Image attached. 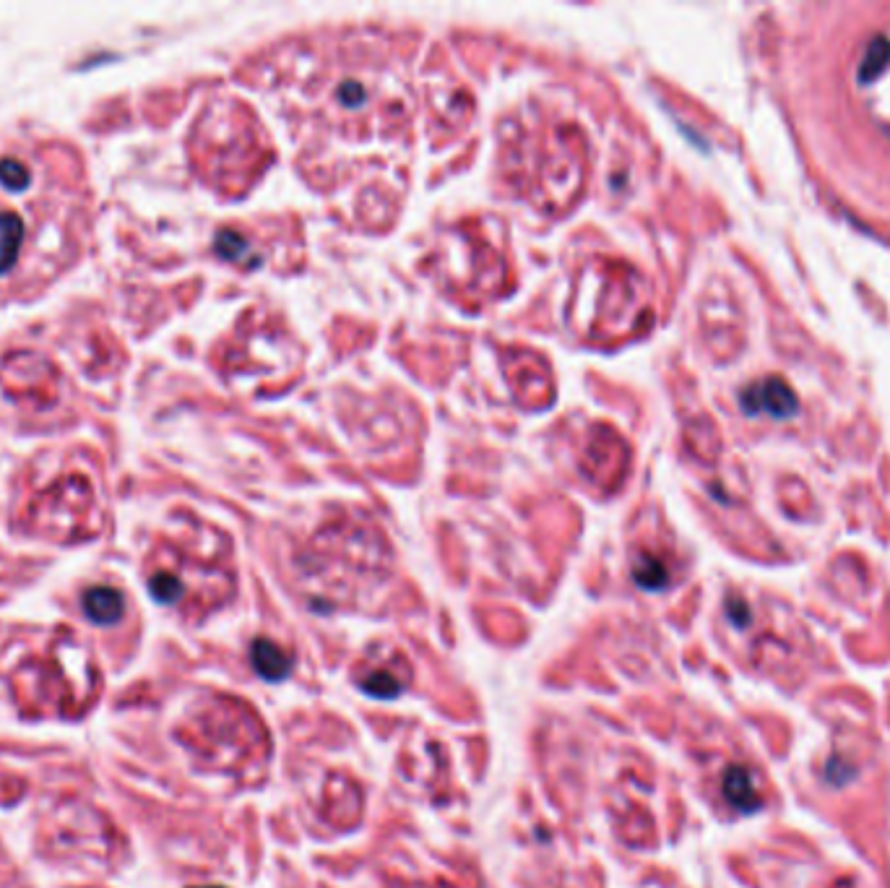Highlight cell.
Listing matches in <instances>:
<instances>
[{"mask_svg": "<svg viewBox=\"0 0 890 888\" xmlns=\"http://www.w3.org/2000/svg\"><path fill=\"white\" fill-rule=\"evenodd\" d=\"M151 594H154V599H157V602L170 605V602L180 599V594H183V586H180V581L177 579H172V576H164V573H159L157 579H151Z\"/></svg>", "mask_w": 890, "mask_h": 888, "instance_id": "9", "label": "cell"}, {"mask_svg": "<svg viewBox=\"0 0 890 888\" xmlns=\"http://www.w3.org/2000/svg\"><path fill=\"white\" fill-rule=\"evenodd\" d=\"M86 618L99 625H112L123 618V594L112 586H94L84 594Z\"/></svg>", "mask_w": 890, "mask_h": 888, "instance_id": "5", "label": "cell"}, {"mask_svg": "<svg viewBox=\"0 0 890 888\" xmlns=\"http://www.w3.org/2000/svg\"><path fill=\"white\" fill-rule=\"evenodd\" d=\"M201 888H222V886H201Z\"/></svg>", "mask_w": 890, "mask_h": 888, "instance_id": "10", "label": "cell"}, {"mask_svg": "<svg viewBox=\"0 0 890 888\" xmlns=\"http://www.w3.org/2000/svg\"><path fill=\"white\" fill-rule=\"evenodd\" d=\"M888 63H890V42L888 37L877 34L875 40H870V45H867V50H864L862 55V63H859V81H862V84L875 81L877 76L888 68Z\"/></svg>", "mask_w": 890, "mask_h": 888, "instance_id": "6", "label": "cell"}, {"mask_svg": "<svg viewBox=\"0 0 890 888\" xmlns=\"http://www.w3.org/2000/svg\"><path fill=\"white\" fill-rule=\"evenodd\" d=\"M635 581H638L643 589H661V586L667 584V571H664L661 563L646 558L635 566Z\"/></svg>", "mask_w": 890, "mask_h": 888, "instance_id": "8", "label": "cell"}, {"mask_svg": "<svg viewBox=\"0 0 890 888\" xmlns=\"http://www.w3.org/2000/svg\"><path fill=\"white\" fill-rule=\"evenodd\" d=\"M724 797L729 800L732 808H737L740 813H755L760 810V792L753 782V774L742 766H732L724 774Z\"/></svg>", "mask_w": 890, "mask_h": 888, "instance_id": "4", "label": "cell"}, {"mask_svg": "<svg viewBox=\"0 0 890 888\" xmlns=\"http://www.w3.org/2000/svg\"><path fill=\"white\" fill-rule=\"evenodd\" d=\"M81 167L66 146L0 136V303L42 290L76 261L84 232Z\"/></svg>", "mask_w": 890, "mask_h": 888, "instance_id": "1", "label": "cell"}, {"mask_svg": "<svg viewBox=\"0 0 890 888\" xmlns=\"http://www.w3.org/2000/svg\"><path fill=\"white\" fill-rule=\"evenodd\" d=\"M250 662H253V670L269 683L284 680L295 667L292 657L269 639H256L250 644Z\"/></svg>", "mask_w": 890, "mask_h": 888, "instance_id": "3", "label": "cell"}, {"mask_svg": "<svg viewBox=\"0 0 890 888\" xmlns=\"http://www.w3.org/2000/svg\"><path fill=\"white\" fill-rule=\"evenodd\" d=\"M362 688H365V691L370 693V696L396 698L401 693V688H404V685H401V680L393 678L391 672L378 670V672H373V675H367V678L362 680Z\"/></svg>", "mask_w": 890, "mask_h": 888, "instance_id": "7", "label": "cell"}, {"mask_svg": "<svg viewBox=\"0 0 890 888\" xmlns=\"http://www.w3.org/2000/svg\"><path fill=\"white\" fill-rule=\"evenodd\" d=\"M742 409L747 415H758V412H768L776 420H786V417H794L799 409L797 396L789 389V383L781 381V378H766L763 383H755L753 389H747L742 394Z\"/></svg>", "mask_w": 890, "mask_h": 888, "instance_id": "2", "label": "cell"}]
</instances>
